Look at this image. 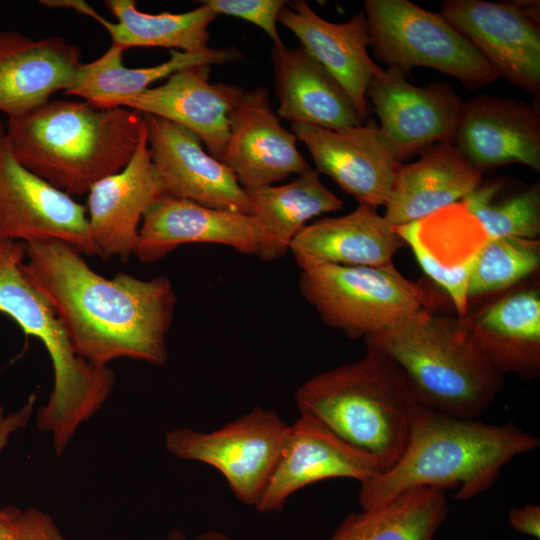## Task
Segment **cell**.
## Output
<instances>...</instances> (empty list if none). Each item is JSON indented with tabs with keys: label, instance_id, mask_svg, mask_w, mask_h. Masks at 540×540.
<instances>
[{
	"label": "cell",
	"instance_id": "cell-10",
	"mask_svg": "<svg viewBox=\"0 0 540 540\" xmlns=\"http://www.w3.org/2000/svg\"><path fill=\"white\" fill-rule=\"evenodd\" d=\"M539 1L446 0L441 14L478 50L498 76L540 93Z\"/></svg>",
	"mask_w": 540,
	"mask_h": 540
},
{
	"label": "cell",
	"instance_id": "cell-24",
	"mask_svg": "<svg viewBox=\"0 0 540 540\" xmlns=\"http://www.w3.org/2000/svg\"><path fill=\"white\" fill-rule=\"evenodd\" d=\"M490 364L523 381L540 375V290L523 287L462 317Z\"/></svg>",
	"mask_w": 540,
	"mask_h": 540
},
{
	"label": "cell",
	"instance_id": "cell-17",
	"mask_svg": "<svg viewBox=\"0 0 540 540\" xmlns=\"http://www.w3.org/2000/svg\"><path fill=\"white\" fill-rule=\"evenodd\" d=\"M143 117L152 160L168 194L214 209L253 214L252 201L234 173L207 153L195 134L153 115Z\"/></svg>",
	"mask_w": 540,
	"mask_h": 540
},
{
	"label": "cell",
	"instance_id": "cell-31",
	"mask_svg": "<svg viewBox=\"0 0 540 540\" xmlns=\"http://www.w3.org/2000/svg\"><path fill=\"white\" fill-rule=\"evenodd\" d=\"M117 22L99 15L89 4L82 14L98 21L110 34L112 44L125 51L132 47H164L197 52L208 48L209 26L217 15L205 4L182 13H146L133 0H106Z\"/></svg>",
	"mask_w": 540,
	"mask_h": 540
},
{
	"label": "cell",
	"instance_id": "cell-2",
	"mask_svg": "<svg viewBox=\"0 0 540 540\" xmlns=\"http://www.w3.org/2000/svg\"><path fill=\"white\" fill-rule=\"evenodd\" d=\"M539 445L537 436L513 422L488 424L419 404L400 458L361 483L358 500L368 508L423 486L454 489L455 499L469 500L491 488L514 457Z\"/></svg>",
	"mask_w": 540,
	"mask_h": 540
},
{
	"label": "cell",
	"instance_id": "cell-23",
	"mask_svg": "<svg viewBox=\"0 0 540 540\" xmlns=\"http://www.w3.org/2000/svg\"><path fill=\"white\" fill-rule=\"evenodd\" d=\"M81 63V50L61 36L0 32V112L15 118L48 102L68 89Z\"/></svg>",
	"mask_w": 540,
	"mask_h": 540
},
{
	"label": "cell",
	"instance_id": "cell-22",
	"mask_svg": "<svg viewBox=\"0 0 540 540\" xmlns=\"http://www.w3.org/2000/svg\"><path fill=\"white\" fill-rule=\"evenodd\" d=\"M278 22L293 32L300 45L337 80L365 121L367 89L384 69L369 55L364 11L347 22L333 23L319 16L306 1L294 0L281 10Z\"/></svg>",
	"mask_w": 540,
	"mask_h": 540
},
{
	"label": "cell",
	"instance_id": "cell-35",
	"mask_svg": "<svg viewBox=\"0 0 540 540\" xmlns=\"http://www.w3.org/2000/svg\"><path fill=\"white\" fill-rule=\"evenodd\" d=\"M0 540H66L52 517L35 507H14L0 523Z\"/></svg>",
	"mask_w": 540,
	"mask_h": 540
},
{
	"label": "cell",
	"instance_id": "cell-19",
	"mask_svg": "<svg viewBox=\"0 0 540 540\" xmlns=\"http://www.w3.org/2000/svg\"><path fill=\"white\" fill-rule=\"evenodd\" d=\"M297 140L273 112L268 90L258 87L245 91L232 113L221 162L246 191L272 186L311 168Z\"/></svg>",
	"mask_w": 540,
	"mask_h": 540
},
{
	"label": "cell",
	"instance_id": "cell-37",
	"mask_svg": "<svg viewBox=\"0 0 540 540\" xmlns=\"http://www.w3.org/2000/svg\"><path fill=\"white\" fill-rule=\"evenodd\" d=\"M508 520L511 527L517 532L540 539V506L538 504H525L514 507L509 511Z\"/></svg>",
	"mask_w": 540,
	"mask_h": 540
},
{
	"label": "cell",
	"instance_id": "cell-27",
	"mask_svg": "<svg viewBox=\"0 0 540 540\" xmlns=\"http://www.w3.org/2000/svg\"><path fill=\"white\" fill-rule=\"evenodd\" d=\"M482 181V172L453 143H437L418 161L401 165L384 217L394 226L421 220L460 202Z\"/></svg>",
	"mask_w": 540,
	"mask_h": 540
},
{
	"label": "cell",
	"instance_id": "cell-32",
	"mask_svg": "<svg viewBox=\"0 0 540 540\" xmlns=\"http://www.w3.org/2000/svg\"><path fill=\"white\" fill-rule=\"evenodd\" d=\"M492 238L538 239L540 186L498 177L481 184L460 201Z\"/></svg>",
	"mask_w": 540,
	"mask_h": 540
},
{
	"label": "cell",
	"instance_id": "cell-18",
	"mask_svg": "<svg viewBox=\"0 0 540 540\" xmlns=\"http://www.w3.org/2000/svg\"><path fill=\"white\" fill-rule=\"evenodd\" d=\"M166 193L152 160L146 126L128 164L95 183L87 193L85 207L96 256L127 262L133 256L145 212Z\"/></svg>",
	"mask_w": 540,
	"mask_h": 540
},
{
	"label": "cell",
	"instance_id": "cell-9",
	"mask_svg": "<svg viewBox=\"0 0 540 540\" xmlns=\"http://www.w3.org/2000/svg\"><path fill=\"white\" fill-rule=\"evenodd\" d=\"M290 425L274 410L256 407L211 432L176 428L164 445L174 456L217 469L241 502L255 506L278 460Z\"/></svg>",
	"mask_w": 540,
	"mask_h": 540
},
{
	"label": "cell",
	"instance_id": "cell-11",
	"mask_svg": "<svg viewBox=\"0 0 540 540\" xmlns=\"http://www.w3.org/2000/svg\"><path fill=\"white\" fill-rule=\"evenodd\" d=\"M0 238L23 243L56 239L96 255L86 207L18 161L1 120Z\"/></svg>",
	"mask_w": 540,
	"mask_h": 540
},
{
	"label": "cell",
	"instance_id": "cell-13",
	"mask_svg": "<svg viewBox=\"0 0 540 540\" xmlns=\"http://www.w3.org/2000/svg\"><path fill=\"white\" fill-rule=\"evenodd\" d=\"M307 147L315 170L330 177L359 204L385 206L402 163L374 124L339 130L291 123Z\"/></svg>",
	"mask_w": 540,
	"mask_h": 540
},
{
	"label": "cell",
	"instance_id": "cell-8",
	"mask_svg": "<svg viewBox=\"0 0 540 540\" xmlns=\"http://www.w3.org/2000/svg\"><path fill=\"white\" fill-rule=\"evenodd\" d=\"M373 55L405 74L414 67L445 73L478 88L499 76L478 50L441 14L408 0H365Z\"/></svg>",
	"mask_w": 540,
	"mask_h": 540
},
{
	"label": "cell",
	"instance_id": "cell-4",
	"mask_svg": "<svg viewBox=\"0 0 540 540\" xmlns=\"http://www.w3.org/2000/svg\"><path fill=\"white\" fill-rule=\"evenodd\" d=\"M295 401L300 414L316 419L373 459L381 473L404 451L412 413L420 404L403 370L371 346L359 360L305 381Z\"/></svg>",
	"mask_w": 540,
	"mask_h": 540
},
{
	"label": "cell",
	"instance_id": "cell-26",
	"mask_svg": "<svg viewBox=\"0 0 540 540\" xmlns=\"http://www.w3.org/2000/svg\"><path fill=\"white\" fill-rule=\"evenodd\" d=\"M270 56L279 118L330 130L363 123L342 86L301 45H273Z\"/></svg>",
	"mask_w": 540,
	"mask_h": 540
},
{
	"label": "cell",
	"instance_id": "cell-20",
	"mask_svg": "<svg viewBox=\"0 0 540 540\" xmlns=\"http://www.w3.org/2000/svg\"><path fill=\"white\" fill-rule=\"evenodd\" d=\"M453 142L481 172L510 163L539 172V110L517 99L477 95L464 101Z\"/></svg>",
	"mask_w": 540,
	"mask_h": 540
},
{
	"label": "cell",
	"instance_id": "cell-5",
	"mask_svg": "<svg viewBox=\"0 0 540 540\" xmlns=\"http://www.w3.org/2000/svg\"><path fill=\"white\" fill-rule=\"evenodd\" d=\"M364 341L397 363L420 404L438 411L479 418L504 385L459 316L422 308Z\"/></svg>",
	"mask_w": 540,
	"mask_h": 540
},
{
	"label": "cell",
	"instance_id": "cell-34",
	"mask_svg": "<svg viewBox=\"0 0 540 540\" xmlns=\"http://www.w3.org/2000/svg\"><path fill=\"white\" fill-rule=\"evenodd\" d=\"M216 15L234 16L262 29L273 45H283L277 29L278 16L288 1L285 0H202Z\"/></svg>",
	"mask_w": 540,
	"mask_h": 540
},
{
	"label": "cell",
	"instance_id": "cell-21",
	"mask_svg": "<svg viewBox=\"0 0 540 540\" xmlns=\"http://www.w3.org/2000/svg\"><path fill=\"white\" fill-rule=\"evenodd\" d=\"M395 230L425 274L447 294L457 316L464 317L469 277L489 238L479 221L457 202Z\"/></svg>",
	"mask_w": 540,
	"mask_h": 540
},
{
	"label": "cell",
	"instance_id": "cell-25",
	"mask_svg": "<svg viewBox=\"0 0 540 540\" xmlns=\"http://www.w3.org/2000/svg\"><path fill=\"white\" fill-rule=\"evenodd\" d=\"M406 246L376 207L359 204L352 212L306 225L292 240L298 266L330 263L344 266H382Z\"/></svg>",
	"mask_w": 540,
	"mask_h": 540
},
{
	"label": "cell",
	"instance_id": "cell-3",
	"mask_svg": "<svg viewBox=\"0 0 540 540\" xmlns=\"http://www.w3.org/2000/svg\"><path fill=\"white\" fill-rule=\"evenodd\" d=\"M5 129L23 166L74 197L87 194L128 164L146 122L141 112L130 108L57 99L7 119Z\"/></svg>",
	"mask_w": 540,
	"mask_h": 540
},
{
	"label": "cell",
	"instance_id": "cell-14",
	"mask_svg": "<svg viewBox=\"0 0 540 540\" xmlns=\"http://www.w3.org/2000/svg\"><path fill=\"white\" fill-rule=\"evenodd\" d=\"M380 473L373 459L316 419L300 414L289 427L278 460L254 507L261 513L279 512L294 492L309 484L333 478H350L361 484Z\"/></svg>",
	"mask_w": 540,
	"mask_h": 540
},
{
	"label": "cell",
	"instance_id": "cell-7",
	"mask_svg": "<svg viewBox=\"0 0 540 540\" xmlns=\"http://www.w3.org/2000/svg\"><path fill=\"white\" fill-rule=\"evenodd\" d=\"M299 290L330 328L350 339L372 336L443 296L407 279L393 262L382 266L309 263L300 266Z\"/></svg>",
	"mask_w": 540,
	"mask_h": 540
},
{
	"label": "cell",
	"instance_id": "cell-1",
	"mask_svg": "<svg viewBox=\"0 0 540 540\" xmlns=\"http://www.w3.org/2000/svg\"><path fill=\"white\" fill-rule=\"evenodd\" d=\"M24 244L22 270L54 308L78 356L96 367L120 358L154 366L167 362L177 296L166 276L106 278L71 244Z\"/></svg>",
	"mask_w": 540,
	"mask_h": 540
},
{
	"label": "cell",
	"instance_id": "cell-15",
	"mask_svg": "<svg viewBox=\"0 0 540 540\" xmlns=\"http://www.w3.org/2000/svg\"><path fill=\"white\" fill-rule=\"evenodd\" d=\"M211 66L182 69L162 85L113 100L108 108L126 107L178 124L195 134L208 153L221 161L230 135V121L245 90L210 82Z\"/></svg>",
	"mask_w": 540,
	"mask_h": 540
},
{
	"label": "cell",
	"instance_id": "cell-38",
	"mask_svg": "<svg viewBox=\"0 0 540 540\" xmlns=\"http://www.w3.org/2000/svg\"><path fill=\"white\" fill-rule=\"evenodd\" d=\"M167 540H188L180 530L174 528L168 535ZM192 540H234L226 534L219 531H208L205 532Z\"/></svg>",
	"mask_w": 540,
	"mask_h": 540
},
{
	"label": "cell",
	"instance_id": "cell-36",
	"mask_svg": "<svg viewBox=\"0 0 540 540\" xmlns=\"http://www.w3.org/2000/svg\"><path fill=\"white\" fill-rule=\"evenodd\" d=\"M35 401L36 396L32 394L18 411L4 415L0 409V453L8 444L10 437L27 425L32 417ZM13 509V506L0 509V523L11 515Z\"/></svg>",
	"mask_w": 540,
	"mask_h": 540
},
{
	"label": "cell",
	"instance_id": "cell-28",
	"mask_svg": "<svg viewBox=\"0 0 540 540\" xmlns=\"http://www.w3.org/2000/svg\"><path fill=\"white\" fill-rule=\"evenodd\" d=\"M125 50L111 46L99 58L81 63L76 75L64 91L99 108H108L120 97L140 93L161 79L192 66L213 65L238 61L243 53L236 47L210 48L197 52L170 50V58L158 65L129 68L123 65Z\"/></svg>",
	"mask_w": 540,
	"mask_h": 540
},
{
	"label": "cell",
	"instance_id": "cell-30",
	"mask_svg": "<svg viewBox=\"0 0 540 540\" xmlns=\"http://www.w3.org/2000/svg\"><path fill=\"white\" fill-rule=\"evenodd\" d=\"M448 514L444 489L416 487L348 515L327 540H434Z\"/></svg>",
	"mask_w": 540,
	"mask_h": 540
},
{
	"label": "cell",
	"instance_id": "cell-16",
	"mask_svg": "<svg viewBox=\"0 0 540 540\" xmlns=\"http://www.w3.org/2000/svg\"><path fill=\"white\" fill-rule=\"evenodd\" d=\"M265 239L251 214L214 209L166 193L145 212L133 256L152 263L192 243L226 245L239 253L259 256Z\"/></svg>",
	"mask_w": 540,
	"mask_h": 540
},
{
	"label": "cell",
	"instance_id": "cell-6",
	"mask_svg": "<svg viewBox=\"0 0 540 540\" xmlns=\"http://www.w3.org/2000/svg\"><path fill=\"white\" fill-rule=\"evenodd\" d=\"M25 244L0 238V313L44 345L53 367V387L36 415L37 428L52 438L60 456L78 428L108 400L115 385L109 367H96L75 352L54 308L22 270Z\"/></svg>",
	"mask_w": 540,
	"mask_h": 540
},
{
	"label": "cell",
	"instance_id": "cell-29",
	"mask_svg": "<svg viewBox=\"0 0 540 540\" xmlns=\"http://www.w3.org/2000/svg\"><path fill=\"white\" fill-rule=\"evenodd\" d=\"M253 216L265 234L259 258L266 262L282 257L294 237L312 218L338 211L343 202L321 181L313 168L298 174L292 181L247 191Z\"/></svg>",
	"mask_w": 540,
	"mask_h": 540
},
{
	"label": "cell",
	"instance_id": "cell-12",
	"mask_svg": "<svg viewBox=\"0 0 540 540\" xmlns=\"http://www.w3.org/2000/svg\"><path fill=\"white\" fill-rule=\"evenodd\" d=\"M366 96L400 163L435 143H453L464 101L447 83L415 86L404 72L388 67L372 79Z\"/></svg>",
	"mask_w": 540,
	"mask_h": 540
},
{
	"label": "cell",
	"instance_id": "cell-33",
	"mask_svg": "<svg viewBox=\"0 0 540 540\" xmlns=\"http://www.w3.org/2000/svg\"><path fill=\"white\" fill-rule=\"evenodd\" d=\"M539 265V239L489 237L470 274L468 300L506 290L536 272Z\"/></svg>",
	"mask_w": 540,
	"mask_h": 540
}]
</instances>
